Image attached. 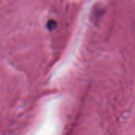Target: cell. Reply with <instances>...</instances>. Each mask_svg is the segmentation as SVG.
<instances>
[{
	"label": "cell",
	"mask_w": 135,
	"mask_h": 135,
	"mask_svg": "<svg viewBox=\"0 0 135 135\" xmlns=\"http://www.w3.org/2000/svg\"><path fill=\"white\" fill-rule=\"evenodd\" d=\"M89 11V7L87 6L85 9H84L83 13L81 14V17L79 22V28H78L76 36H74V40L73 42L74 47L71 46L70 51H69V54L66 57V59H65L64 62L59 67V70L57 71V74H62L63 72H65L73 63V62L75 59V57L77 55V53L78 52V48L80 47V44L82 40L83 35L85 32V30L86 28L87 25V20H88V13Z\"/></svg>",
	"instance_id": "cell-1"
}]
</instances>
